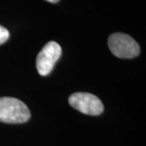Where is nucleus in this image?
<instances>
[{
  "instance_id": "obj_4",
  "label": "nucleus",
  "mask_w": 146,
  "mask_h": 146,
  "mask_svg": "<svg viewBox=\"0 0 146 146\" xmlns=\"http://www.w3.org/2000/svg\"><path fill=\"white\" fill-rule=\"evenodd\" d=\"M62 54L61 46L56 42H49L39 52L36 57V69L41 76L51 72L55 63Z\"/></svg>"
},
{
  "instance_id": "obj_1",
  "label": "nucleus",
  "mask_w": 146,
  "mask_h": 146,
  "mask_svg": "<svg viewBox=\"0 0 146 146\" xmlns=\"http://www.w3.org/2000/svg\"><path fill=\"white\" fill-rule=\"evenodd\" d=\"M30 110L21 100L15 98H0V122L23 123L30 119Z\"/></svg>"
},
{
  "instance_id": "obj_6",
  "label": "nucleus",
  "mask_w": 146,
  "mask_h": 146,
  "mask_svg": "<svg viewBox=\"0 0 146 146\" xmlns=\"http://www.w3.org/2000/svg\"><path fill=\"white\" fill-rule=\"evenodd\" d=\"M46 1L50 2V3H58L59 0H46Z\"/></svg>"
},
{
  "instance_id": "obj_3",
  "label": "nucleus",
  "mask_w": 146,
  "mask_h": 146,
  "mask_svg": "<svg viewBox=\"0 0 146 146\" xmlns=\"http://www.w3.org/2000/svg\"><path fill=\"white\" fill-rule=\"evenodd\" d=\"M68 102L71 106L85 115H98L104 110L102 101L89 93H75L69 97Z\"/></svg>"
},
{
  "instance_id": "obj_5",
  "label": "nucleus",
  "mask_w": 146,
  "mask_h": 146,
  "mask_svg": "<svg viewBox=\"0 0 146 146\" xmlns=\"http://www.w3.org/2000/svg\"><path fill=\"white\" fill-rule=\"evenodd\" d=\"M9 36H10V33L8 30L3 26L0 25V45L7 42L9 38Z\"/></svg>"
},
{
  "instance_id": "obj_2",
  "label": "nucleus",
  "mask_w": 146,
  "mask_h": 146,
  "mask_svg": "<svg viewBox=\"0 0 146 146\" xmlns=\"http://www.w3.org/2000/svg\"><path fill=\"white\" fill-rule=\"evenodd\" d=\"M108 46L111 53L120 58H135L141 51L139 44L131 36L122 33H115L109 36Z\"/></svg>"
}]
</instances>
